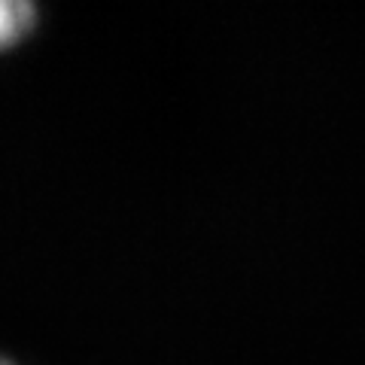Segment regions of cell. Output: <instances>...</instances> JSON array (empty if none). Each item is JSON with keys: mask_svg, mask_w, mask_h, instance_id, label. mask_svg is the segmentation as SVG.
<instances>
[{"mask_svg": "<svg viewBox=\"0 0 365 365\" xmlns=\"http://www.w3.org/2000/svg\"><path fill=\"white\" fill-rule=\"evenodd\" d=\"M37 21L34 0H0V49L16 46Z\"/></svg>", "mask_w": 365, "mask_h": 365, "instance_id": "1", "label": "cell"}, {"mask_svg": "<svg viewBox=\"0 0 365 365\" xmlns=\"http://www.w3.org/2000/svg\"><path fill=\"white\" fill-rule=\"evenodd\" d=\"M0 365H13V362H9V359H4V356H0Z\"/></svg>", "mask_w": 365, "mask_h": 365, "instance_id": "2", "label": "cell"}]
</instances>
